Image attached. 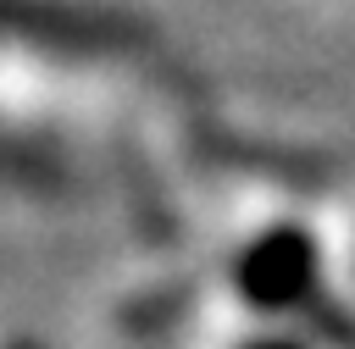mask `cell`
<instances>
[{"instance_id":"obj_1","label":"cell","mask_w":355,"mask_h":349,"mask_svg":"<svg viewBox=\"0 0 355 349\" xmlns=\"http://www.w3.org/2000/svg\"><path fill=\"white\" fill-rule=\"evenodd\" d=\"M239 283H244V294H250L255 305H266V310L300 305V299L311 294V283H316V249H311V238H305L300 227L266 233L261 244L244 249Z\"/></svg>"},{"instance_id":"obj_2","label":"cell","mask_w":355,"mask_h":349,"mask_svg":"<svg viewBox=\"0 0 355 349\" xmlns=\"http://www.w3.org/2000/svg\"><path fill=\"white\" fill-rule=\"evenodd\" d=\"M266 349H283V343H266Z\"/></svg>"}]
</instances>
